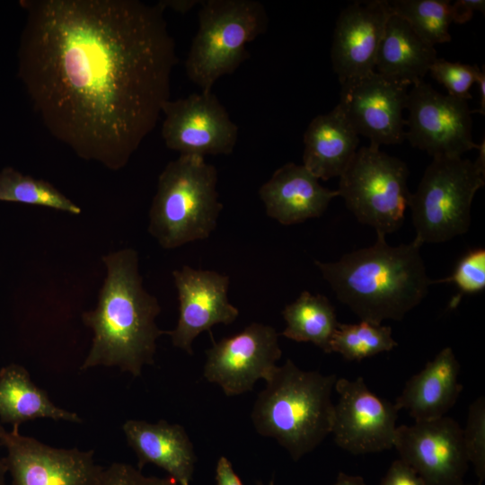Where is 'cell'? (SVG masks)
I'll use <instances>...</instances> for the list:
<instances>
[{
    "label": "cell",
    "instance_id": "cell-28",
    "mask_svg": "<svg viewBox=\"0 0 485 485\" xmlns=\"http://www.w3.org/2000/svg\"><path fill=\"white\" fill-rule=\"evenodd\" d=\"M453 283L458 289L449 304L454 309L465 295H474L485 288V250L476 248L468 251L456 263L453 273L441 279L432 280V285Z\"/></svg>",
    "mask_w": 485,
    "mask_h": 485
},
{
    "label": "cell",
    "instance_id": "cell-37",
    "mask_svg": "<svg viewBox=\"0 0 485 485\" xmlns=\"http://www.w3.org/2000/svg\"><path fill=\"white\" fill-rule=\"evenodd\" d=\"M478 87H479V93H480V109L479 112L481 114L485 113V71L484 66H482L481 69L478 72L476 81Z\"/></svg>",
    "mask_w": 485,
    "mask_h": 485
},
{
    "label": "cell",
    "instance_id": "cell-22",
    "mask_svg": "<svg viewBox=\"0 0 485 485\" xmlns=\"http://www.w3.org/2000/svg\"><path fill=\"white\" fill-rule=\"evenodd\" d=\"M436 58L434 46L424 41L404 19L392 13L378 48L375 71L414 85L423 81Z\"/></svg>",
    "mask_w": 485,
    "mask_h": 485
},
{
    "label": "cell",
    "instance_id": "cell-24",
    "mask_svg": "<svg viewBox=\"0 0 485 485\" xmlns=\"http://www.w3.org/2000/svg\"><path fill=\"white\" fill-rule=\"evenodd\" d=\"M286 327L282 335L297 342H311L331 353V342L338 328L335 309L322 295L303 291L282 311Z\"/></svg>",
    "mask_w": 485,
    "mask_h": 485
},
{
    "label": "cell",
    "instance_id": "cell-31",
    "mask_svg": "<svg viewBox=\"0 0 485 485\" xmlns=\"http://www.w3.org/2000/svg\"><path fill=\"white\" fill-rule=\"evenodd\" d=\"M100 485H178L170 476H146L141 470L124 463H113L104 468Z\"/></svg>",
    "mask_w": 485,
    "mask_h": 485
},
{
    "label": "cell",
    "instance_id": "cell-19",
    "mask_svg": "<svg viewBox=\"0 0 485 485\" xmlns=\"http://www.w3.org/2000/svg\"><path fill=\"white\" fill-rule=\"evenodd\" d=\"M126 440L137 457V468L153 463L179 485H190L197 456L185 428L164 419L152 423L128 419L122 426Z\"/></svg>",
    "mask_w": 485,
    "mask_h": 485
},
{
    "label": "cell",
    "instance_id": "cell-8",
    "mask_svg": "<svg viewBox=\"0 0 485 485\" xmlns=\"http://www.w3.org/2000/svg\"><path fill=\"white\" fill-rule=\"evenodd\" d=\"M408 176L403 161L369 145L358 148L339 177L337 190L358 222L385 237L404 222L410 197Z\"/></svg>",
    "mask_w": 485,
    "mask_h": 485
},
{
    "label": "cell",
    "instance_id": "cell-1",
    "mask_svg": "<svg viewBox=\"0 0 485 485\" xmlns=\"http://www.w3.org/2000/svg\"><path fill=\"white\" fill-rule=\"evenodd\" d=\"M18 75L48 131L80 158L127 165L170 100L175 43L158 4L22 0Z\"/></svg>",
    "mask_w": 485,
    "mask_h": 485
},
{
    "label": "cell",
    "instance_id": "cell-34",
    "mask_svg": "<svg viewBox=\"0 0 485 485\" xmlns=\"http://www.w3.org/2000/svg\"><path fill=\"white\" fill-rule=\"evenodd\" d=\"M216 481V485H243L231 462L225 456H221L217 461Z\"/></svg>",
    "mask_w": 485,
    "mask_h": 485
},
{
    "label": "cell",
    "instance_id": "cell-9",
    "mask_svg": "<svg viewBox=\"0 0 485 485\" xmlns=\"http://www.w3.org/2000/svg\"><path fill=\"white\" fill-rule=\"evenodd\" d=\"M406 109L405 138L433 158L461 157L478 147L472 136V113L467 101L445 95L424 81L412 85Z\"/></svg>",
    "mask_w": 485,
    "mask_h": 485
},
{
    "label": "cell",
    "instance_id": "cell-23",
    "mask_svg": "<svg viewBox=\"0 0 485 485\" xmlns=\"http://www.w3.org/2000/svg\"><path fill=\"white\" fill-rule=\"evenodd\" d=\"M36 419H50L81 423L75 412L64 410L49 399L31 380L26 368L9 364L0 369V419L19 427Z\"/></svg>",
    "mask_w": 485,
    "mask_h": 485
},
{
    "label": "cell",
    "instance_id": "cell-12",
    "mask_svg": "<svg viewBox=\"0 0 485 485\" xmlns=\"http://www.w3.org/2000/svg\"><path fill=\"white\" fill-rule=\"evenodd\" d=\"M0 442L13 485H100L104 468L93 450L52 447L22 435L16 426L4 429Z\"/></svg>",
    "mask_w": 485,
    "mask_h": 485
},
{
    "label": "cell",
    "instance_id": "cell-18",
    "mask_svg": "<svg viewBox=\"0 0 485 485\" xmlns=\"http://www.w3.org/2000/svg\"><path fill=\"white\" fill-rule=\"evenodd\" d=\"M259 195L267 215L289 225L321 216L339 192L322 186L303 164L287 163L262 184Z\"/></svg>",
    "mask_w": 485,
    "mask_h": 485
},
{
    "label": "cell",
    "instance_id": "cell-2",
    "mask_svg": "<svg viewBox=\"0 0 485 485\" xmlns=\"http://www.w3.org/2000/svg\"><path fill=\"white\" fill-rule=\"evenodd\" d=\"M107 275L93 310L83 313L84 323L92 329L90 350L80 366H117L139 376L153 365L156 341L167 331L156 324L161 306L143 286L138 254L132 248L102 256Z\"/></svg>",
    "mask_w": 485,
    "mask_h": 485
},
{
    "label": "cell",
    "instance_id": "cell-40",
    "mask_svg": "<svg viewBox=\"0 0 485 485\" xmlns=\"http://www.w3.org/2000/svg\"><path fill=\"white\" fill-rule=\"evenodd\" d=\"M269 485H274V481L271 480V481H269Z\"/></svg>",
    "mask_w": 485,
    "mask_h": 485
},
{
    "label": "cell",
    "instance_id": "cell-27",
    "mask_svg": "<svg viewBox=\"0 0 485 485\" xmlns=\"http://www.w3.org/2000/svg\"><path fill=\"white\" fill-rule=\"evenodd\" d=\"M396 346L390 326L365 321L354 324L340 322L331 342V353H339L349 361H361Z\"/></svg>",
    "mask_w": 485,
    "mask_h": 485
},
{
    "label": "cell",
    "instance_id": "cell-25",
    "mask_svg": "<svg viewBox=\"0 0 485 485\" xmlns=\"http://www.w3.org/2000/svg\"><path fill=\"white\" fill-rule=\"evenodd\" d=\"M0 201L16 202L80 215L82 209L50 182L13 167L0 171Z\"/></svg>",
    "mask_w": 485,
    "mask_h": 485
},
{
    "label": "cell",
    "instance_id": "cell-29",
    "mask_svg": "<svg viewBox=\"0 0 485 485\" xmlns=\"http://www.w3.org/2000/svg\"><path fill=\"white\" fill-rule=\"evenodd\" d=\"M463 440L469 463L474 467L479 482L485 480V398L480 396L468 409Z\"/></svg>",
    "mask_w": 485,
    "mask_h": 485
},
{
    "label": "cell",
    "instance_id": "cell-38",
    "mask_svg": "<svg viewBox=\"0 0 485 485\" xmlns=\"http://www.w3.org/2000/svg\"><path fill=\"white\" fill-rule=\"evenodd\" d=\"M4 429V428H3L2 426L0 425V437ZM0 445H1V442H0ZM5 472H6V467H5L4 462V460L0 458V485H5V482H4Z\"/></svg>",
    "mask_w": 485,
    "mask_h": 485
},
{
    "label": "cell",
    "instance_id": "cell-6",
    "mask_svg": "<svg viewBox=\"0 0 485 485\" xmlns=\"http://www.w3.org/2000/svg\"><path fill=\"white\" fill-rule=\"evenodd\" d=\"M198 29L194 36L185 70L201 91H211L223 75L233 74L249 57L248 43L264 33L268 16L255 0L201 1Z\"/></svg>",
    "mask_w": 485,
    "mask_h": 485
},
{
    "label": "cell",
    "instance_id": "cell-4",
    "mask_svg": "<svg viewBox=\"0 0 485 485\" xmlns=\"http://www.w3.org/2000/svg\"><path fill=\"white\" fill-rule=\"evenodd\" d=\"M336 380L335 375L302 370L291 359L277 366L251 412L256 432L274 438L298 461L331 433Z\"/></svg>",
    "mask_w": 485,
    "mask_h": 485
},
{
    "label": "cell",
    "instance_id": "cell-17",
    "mask_svg": "<svg viewBox=\"0 0 485 485\" xmlns=\"http://www.w3.org/2000/svg\"><path fill=\"white\" fill-rule=\"evenodd\" d=\"M392 13L385 0L355 1L341 11L331 50L340 84L375 71L378 48Z\"/></svg>",
    "mask_w": 485,
    "mask_h": 485
},
{
    "label": "cell",
    "instance_id": "cell-15",
    "mask_svg": "<svg viewBox=\"0 0 485 485\" xmlns=\"http://www.w3.org/2000/svg\"><path fill=\"white\" fill-rule=\"evenodd\" d=\"M393 447L427 485L463 482L469 461L463 428L447 416L396 428Z\"/></svg>",
    "mask_w": 485,
    "mask_h": 485
},
{
    "label": "cell",
    "instance_id": "cell-14",
    "mask_svg": "<svg viewBox=\"0 0 485 485\" xmlns=\"http://www.w3.org/2000/svg\"><path fill=\"white\" fill-rule=\"evenodd\" d=\"M331 433L338 446L353 454L378 453L393 447L398 410L371 392L363 377L337 378Z\"/></svg>",
    "mask_w": 485,
    "mask_h": 485
},
{
    "label": "cell",
    "instance_id": "cell-13",
    "mask_svg": "<svg viewBox=\"0 0 485 485\" xmlns=\"http://www.w3.org/2000/svg\"><path fill=\"white\" fill-rule=\"evenodd\" d=\"M282 350L278 334L269 325L252 322L242 331L213 342L206 351L203 375L226 396L245 393L277 366Z\"/></svg>",
    "mask_w": 485,
    "mask_h": 485
},
{
    "label": "cell",
    "instance_id": "cell-11",
    "mask_svg": "<svg viewBox=\"0 0 485 485\" xmlns=\"http://www.w3.org/2000/svg\"><path fill=\"white\" fill-rule=\"evenodd\" d=\"M162 113L164 115L163 139L169 149L180 155L205 158L233 153L238 127L212 91L169 100Z\"/></svg>",
    "mask_w": 485,
    "mask_h": 485
},
{
    "label": "cell",
    "instance_id": "cell-35",
    "mask_svg": "<svg viewBox=\"0 0 485 485\" xmlns=\"http://www.w3.org/2000/svg\"><path fill=\"white\" fill-rule=\"evenodd\" d=\"M201 1L198 0H164L159 1L157 4L163 9L171 8L172 10L180 13H186L190 9H192L198 3Z\"/></svg>",
    "mask_w": 485,
    "mask_h": 485
},
{
    "label": "cell",
    "instance_id": "cell-5",
    "mask_svg": "<svg viewBox=\"0 0 485 485\" xmlns=\"http://www.w3.org/2000/svg\"><path fill=\"white\" fill-rule=\"evenodd\" d=\"M217 171L204 157L179 155L158 177L148 232L166 250L204 240L216 229L223 204Z\"/></svg>",
    "mask_w": 485,
    "mask_h": 485
},
{
    "label": "cell",
    "instance_id": "cell-26",
    "mask_svg": "<svg viewBox=\"0 0 485 485\" xmlns=\"http://www.w3.org/2000/svg\"><path fill=\"white\" fill-rule=\"evenodd\" d=\"M451 1L396 0L390 2L393 13L404 19L416 34L435 46L451 40Z\"/></svg>",
    "mask_w": 485,
    "mask_h": 485
},
{
    "label": "cell",
    "instance_id": "cell-10",
    "mask_svg": "<svg viewBox=\"0 0 485 485\" xmlns=\"http://www.w3.org/2000/svg\"><path fill=\"white\" fill-rule=\"evenodd\" d=\"M340 84L337 106L358 136L377 147L404 141L408 84L373 71Z\"/></svg>",
    "mask_w": 485,
    "mask_h": 485
},
{
    "label": "cell",
    "instance_id": "cell-30",
    "mask_svg": "<svg viewBox=\"0 0 485 485\" xmlns=\"http://www.w3.org/2000/svg\"><path fill=\"white\" fill-rule=\"evenodd\" d=\"M480 69L477 65L470 66L436 58L428 72L447 89L448 95L467 101L472 98L470 89L475 83Z\"/></svg>",
    "mask_w": 485,
    "mask_h": 485
},
{
    "label": "cell",
    "instance_id": "cell-21",
    "mask_svg": "<svg viewBox=\"0 0 485 485\" xmlns=\"http://www.w3.org/2000/svg\"><path fill=\"white\" fill-rule=\"evenodd\" d=\"M303 165L318 180L340 177L357 151V133L336 105L313 118L304 135Z\"/></svg>",
    "mask_w": 485,
    "mask_h": 485
},
{
    "label": "cell",
    "instance_id": "cell-33",
    "mask_svg": "<svg viewBox=\"0 0 485 485\" xmlns=\"http://www.w3.org/2000/svg\"><path fill=\"white\" fill-rule=\"evenodd\" d=\"M484 10L483 0H457L451 4L453 22L465 23L472 18L476 11L484 13Z\"/></svg>",
    "mask_w": 485,
    "mask_h": 485
},
{
    "label": "cell",
    "instance_id": "cell-7",
    "mask_svg": "<svg viewBox=\"0 0 485 485\" xmlns=\"http://www.w3.org/2000/svg\"><path fill=\"white\" fill-rule=\"evenodd\" d=\"M484 169L462 157L433 158L409 200L413 242L419 246L448 242L469 230L474 195L485 183Z\"/></svg>",
    "mask_w": 485,
    "mask_h": 485
},
{
    "label": "cell",
    "instance_id": "cell-32",
    "mask_svg": "<svg viewBox=\"0 0 485 485\" xmlns=\"http://www.w3.org/2000/svg\"><path fill=\"white\" fill-rule=\"evenodd\" d=\"M379 485H427L417 472L401 459L390 465Z\"/></svg>",
    "mask_w": 485,
    "mask_h": 485
},
{
    "label": "cell",
    "instance_id": "cell-16",
    "mask_svg": "<svg viewBox=\"0 0 485 485\" xmlns=\"http://www.w3.org/2000/svg\"><path fill=\"white\" fill-rule=\"evenodd\" d=\"M179 300V318L175 328L167 331L174 347L192 355V343L203 331L216 324H231L239 310L227 296L230 278L207 269L184 265L172 271Z\"/></svg>",
    "mask_w": 485,
    "mask_h": 485
},
{
    "label": "cell",
    "instance_id": "cell-20",
    "mask_svg": "<svg viewBox=\"0 0 485 485\" xmlns=\"http://www.w3.org/2000/svg\"><path fill=\"white\" fill-rule=\"evenodd\" d=\"M460 368L453 349L444 348L407 381L393 403L395 408L398 411L407 410L415 421L445 416L463 391L459 382Z\"/></svg>",
    "mask_w": 485,
    "mask_h": 485
},
{
    "label": "cell",
    "instance_id": "cell-3",
    "mask_svg": "<svg viewBox=\"0 0 485 485\" xmlns=\"http://www.w3.org/2000/svg\"><path fill=\"white\" fill-rule=\"evenodd\" d=\"M415 242L389 245L385 237L339 260L314 263L337 298L360 321H401L425 298L432 285Z\"/></svg>",
    "mask_w": 485,
    "mask_h": 485
},
{
    "label": "cell",
    "instance_id": "cell-39",
    "mask_svg": "<svg viewBox=\"0 0 485 485\" xmlns=\"http://www.w3.org/2000/svg\"><path fill=\"white\" fill-rule=\"evenodd\" d=\"M456 485H482V483L478 482L477 484H466V483H464V482L463 481V482L458 483V484H456Z\"/></svg>",
    "mask_w": 485,
    "mask_h": 485
},
{
    "label": "cell",
    "instance_id": "cell-36",
    "mask_svg": "<svg viewBox=\"0 0 485 485\" xmlns=\"http://www.w3.org/2000/svg\"><path fill=\"white\" fill-rule=\"evenodd\" d=\"M331 485H366V482L359 475H349L340 472Z\"/></svg>",
    "mask_w": 485,
    "mask_h": 485
}]
</instances>
